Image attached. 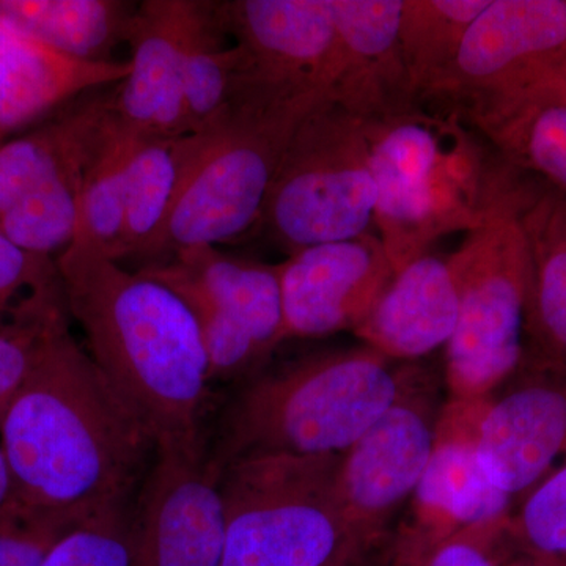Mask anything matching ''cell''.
<instances>
[{
  "label": "cell",
  "instance_id": "obj_29",
  "mask_svg": "<svg viewBox=\"0 0 566 566\" xmlns=\"http://www.w3.org/2000/svg\"><path fill=\"white\" fill-rule=\"evenodd\" d=\"M142 271L158 279L185 301L196 318L207 353L210 379L230 381L240 376H251L262 367L266 356L253 340L252 335L237 319L216 303L202 283L197 281L180 263L148 264Z\"/></svg>",
  "mask_w": 566,
  "mask_h": 566
},
{
  "label": "cell",
  "instance_id": "obj_7",
  "mask_svg": "<svg viewBox=\"0 0 566 566\" xmlns=\"http://www.w3.org/2000/svg\"><path fill=\"white\" fill-rule=\"evenodd\" d=\"M527 180L465 233L449 256L458 289L455 331L446 345L452 400H483L516 374L526 344L528 253L520 221Z\"/></svg>",
  "mask_w": 566,
  "mask_h": 566
},
{
  "label": "cell",
  "instance_id": "obj_19",
  "mask_svg": "<svg viewBox=\"0 0 566 566\" xmlns=\"http://www.w3.org/2000/svg\"><path fill=\"white\" fill-rule=\"evenodd\" d=\"M538 182L527 180L520 208L528 253L521 368L566 375V192Z\"/></svg>",
  "mask_w": 566,
  "mask_h": 566
},
{
  "label": "cell",
  "instance_id": "obj_30",
  "mask_svg": "<svg viewBox=\"0 0 566 566\" xmlns=\"http://www.w3.org/2000/svg\"><path fill=\"white\" fill-rule=\"evenodd\" d=\"M70 322L61 277L31 290L0 324V417L31 375L51 335Z\"/></svg>",
  "mask_w": 566,
  "mask_h": 566
},
{
  "label": "cell",
  "instance_id": "obj_32",
  "mask_svg": "<svg viewBox=\"0 0 566 566\" xmlns=\"http://www.w3.org/2000/svg\"><path fill=\"white\" fill-rule=\"evenodd\" d=\"M509 536L517 554L566 565V461L524 494Z\"/></svg>",
  "mask_w": 566,
  "mask_h": 566
},
{
  "label": "cell",
  "instance_id": "obj_20",
  "mask_svg": "<svg viewBox=\"0 0 566 566\" xmlns=\"http://www.w3.org/2000/svg\"><path fill=\"white\" fill-rule=\"evenodd\" d=\"M114 87L77 96L0 145V212L41 186L87 172L114 123Z\"/></svg>",
  "mask_w": 566,
  "mask_h": 566
},
{
  "label": "cell",
  "instance_id": "obj_3",
  "mask_svg": "<svg viewBox=\"0 0 566 566\" xmlns=\"http://www.w3.org/2000/svg\"><path fill=\"white\" fill-rule=\"evenodd\" d=\"M364 123L375 229L397 274L430 253L439 238L479 227L520 180V170L442 104L416 102Z\"/></svg>",
  "mask_w": 566,
  "mask_h": 566
},
{
  "label": "cell",
  "instance_id": "obj_39",
  "mask_svg": "<svg viewBox=\"0 0 566 566\" xmlns=\"http://www.w3.org/2000/svg\"><path fill=\"white\" fill-rule=\"evenodd\" d=\"M3 139H6V136H3V134H0V145L3 144Z\"/></svg>",
  "mask_w": 566,
  "mask_h": 566
},
{
  "label": "cell",
  "instance_id": "obj_11",
  "mask_svg": "<svg viewBox=\"0 0 566 566\" xmlns=\"http://www.w3.org/2000/svg\"><path fill=\"white\" fill-rule=\"evenodd\" d=\"M566 65V0H490L422 102L461 111Z\"/></svg>",
  "mask_w": 566,
  "mask_h": 566
},
{
  "label": "cell",
  "instance_id": "obj_35",
  "mask_svg": "<svg viewBox=\"0 0 566 566\" xmlns=\"http://www.w3.org/2000/svg\"><path fill=\"white\" fill-rule=\"evenodd\" d=\"M510 517L461 528L417 557L411 566H506L516 553L509 536Z\"/></svg>",
  "mask_w": 566,
  "mask_h": 566
},
{
  "label": "cell",
  "instance_id": "obj_6",
  "mask_svg": "<svg viewBox=\"0 0 566 566\" xmlns=\"http://www.w3.org/2000/svg\"><path fill=\"white\" fill-rule=\"evenodd\" d=\"M340 455L264 453L222 471V566H354L364 556L338 504Z\"/></svg>",
  "mask_w": 566,
  "mask_h": 566
},
{
  "label": "cell",
  "instance_id": "obj_33",
  "mask_svg": "<svg viewBox=\"0 0 566 566\" xmlns=\"http://www.w3.org/2000/svg\"><path fill=\"white\" fill-rule=\"evenodd\" d=\"M132 505L84 517L59 539L41 566H133Z\"/></svg>",
  "mask_w": 566,
  "mask_h": 566
},
{
  "label": "cell",
  "instance_id": "obj_28",
  "mask_svg": "<svg viewBox=\"0 0 566 566\" xmlns=\"http://www.w3.org/2000/svg\"><path fill=\"white\" fill-rule=\"evenodd\" d=\"M144 140L115 117L82 181L73 241L95 245L112 260L117 256L125 229L129 166Z\"/></svg>",
  "mask_w": 566,
  "mask_h": 566
},
{
  "label": "cell",
  "instance_id": "obj_13",
  "mask_svg": "<svg viewBox=\"0 0 566 566\" xmlns=\"http://www.w3.org/2000/svg\"><path fill=\"white\" fill-rule=\"evenodd\" d=\"M279 274L286 340L354 333L397 275L378 233L303 249Z\"/></svg>",
  "mask_w": 566,
  "mask_h": 566
},
{
  "label": "cell",
  "instance_id": "obj_5",
  "mask_svg": "<svg viewBox=\"0 0 566 566\" xmlns=\"http://www.w3.org/2000/svg\"><path fill=\"white\" fill-rule=\"evenodd\" d=\"M326 95L241 88L199 129L200 145L161 233L145 259L170 262L186 249L232 243L260 229L286 147Z\"/></svg>",
  "mask_w": 566,
  "mask_h": 566
},
{
  "label": "cell",
  "instance_id": "obj_36",
  "mask_svg": "<svg viewBox=\"0 0 566 566\" xmlns=\"http://www.w3.org/2000/svg\"><path fill=\"white\" fill-rule=\"evenodd\" d=\"M57 275L55 260L32 255L0 237V324L9 318L21 300L44 282Z\"/></svg>",
  "mask_w": 566,
  "mask_h": 566
},
{
  "label": "cell",
  "instance_id": "obj_2",
  "mask_svg": "<svg viewBox=\"0 0 566 566\" xmlns=\"http://www.w3.org/2000/svg\"><path fill=\"white\" fill-rule=\"evenodd\" d=\"M70 316L92 359L156 444L202 436L210 368L196 318L166 283L73 241L55 260Z\"/></svg>",
  "mask_w": 566,
  "mask_h": 566
},
{
  "label": "cell",
  "instance_id": "obj_4",
  "mask_svg": "<svg viewBox=\"0 0 566 566\" xmlns=\"http://www.w3.org/2000/svg\"><path fill=\"white\" fill-rule=\"evenodd\" d=\"M368 346L311 354L253 375L226 411L211 457L342 455L400 398L406 378Z\"/></svg>",
  "mask_w": 566,
  "mask_h": 566
},
{
  "label": "cell",
  "instance_id": "obj_27",
  "mask_svg": "<svg viewBox=\"0 0 566 566\" xmlns=\"http://www.w3.org/2000/svg\"><path fill=\"white\" fill-rule=\"evenodd\" d=\"M241 51L223 31L214 2L192 0L182 52V98L189 132H199L232 99Z\"/></svg>",
  "mask_w": 566,
  "mask_h": 566
},
{
  "label": "cell",
  "instance_id": "obj_16",
  "mask_svg": "<svg viewBox=\"0 0 566 566\" xmlns=\"http://www.w3.org/2000/svg\"><path fill=\"white\" fill-rule=\"evenodd\" d=\"M192 0H145L126 43L129 74L114 87V114L142 139L189 132L182 98V52Z\"/></svg>",
  "mask_w": 566,
  "mask_h": 566
},
{
  "label": "cell",
  "instance_id": "obj_22",
  "mask_svg": "<svg viewBox=\"0 0 566 566\" xmlns=\"http://www.w3.org/2000/svg\"><path fill=\"white\" fill-rule=\"evenodd\" d=\"M458 289L449 260L420 256L405 266L354 335L389 360H411L449 344Z\"/></svg>",
  "mask_w": 566,
  "mask_h": 566
},
{
  "label": "cell",
  "instance_id": "obj_26",
  "mask_svg": "<svg viewBox=\"0 0 566 566\" xmlns=\"http://www.w3.org/2000/svg\"><path fill=\"white\" fill-rule=\"evenodd\" d=\"M490 0H403L400 48L417 102L444 81L465 33Z\"/></svg>",
  "mask_w": 566,
  "mask_h": 566
},
{
  "label": "cell",
  "instance_id": "obj_38",
  "mask_svg": "<svg viewBox=\"0 0 566 566\" xmlns=\"http://www.w3.org/2000/svg\"><path fill=\"white\" fill-rule=\"evenodd\" d=\"M506 566H566L553 564V562L538 560V558L523 556V554H516Z\"/></svg>",
  "mask_w": 566,
  "mask_h": 566
},
{
  "label": "cell",
  "instance_id": "obj_18",
  "mask_svg": "<svg viewBox=\"0 0 566 566\" xmlns=\"http://www.w3.org/2000/svg\"><path fill=\"white\" fill-rule=\"evenodd\" d=\"M458 112L513 169L566 192V65Z\"/></svg>",
  "mask_w": 566,
  "mask_h": 566
},
{
  "label": "cell",
  "instance_id": "obj_21",
  "mask_svg": "<svg viewBox=\"0 0 566 566\" xmlns=\"http://www.w3.org/2000/svg\"><path fill=\"white\" fill-rule=\"evenodd\" d=\"M128 74V61H74L0 17V134L50 117L63 104Z\"/></svg>",
  "mask_w": 566,
  "mask_h": 566
},
{
  "label": "cell",
  "instance_id": "obj_1",
  "mask_svg": "<svg viewBox=\"0 0 566 566\" xmlns=\"http://www.w3.org/2000/svg\"><path fill=\"white\" fill-rule=\"evenodd\" d=\"M0 449L18 504L87 517L132 504L156 439L66 322L0 417Z\"/></svg>",
  "mask_w": 566,
  "mask_h": 566
},
{
  "label": "cell",
  "instance_id": "obj_24",
  "mask_svg": "<svg viewBox=\"0 0 566 566\" xmlns=\"http://www.w3.org/2000/svg\"><path fill=\"white\" fill-rule=\"evenodd\" d=\"M252 335L264 356L286 340L281 274L271 266L222 252L214 245L186 249L174 256Z\"/></svg>",
  "mask_w": 566,
  "mask_h": 566
},
{
  "label": "cell",
  "instance_id": "obj_9",
  "mask_svg": "<svg viewBox=\"0 0 566 566\" xmlns=\"http://www.w3.org/2000/svg\"><path fill=\"white\" fill-rule=\"evenodd\" d=\"M221 480L203 438L159 441L133 510V566H222Z\"/></svg>",
  "mask_w": 566,
  "mask_h": 566
},
{
  "label": "cell",
  "instance_id": "obj_31",
  "mask_svg": "<svg viewBox=\"0 0 566 566\" xmlns=\"http://www.w3.org/2000/svg\"><path fill=\"white\" fill-rule=\"evenodd\" d=\"M85 174L71 175L41 186L0 212V237L21 251L46 256L73 243Z\"/></svg>",
  "mask_w": 566,
  "mask_h": 566
},
{
  "label": "cell",
  "instance_id": "obj_14",
  "mask_svg": "<svg viewBox=\"0 0 566 566\" xmlns=\"http://www.w3.org/2000/svg\"><path fill=\"white\" fill-rule=\"evenodd\" d=\"M488 398L450 400L436 422L433 452L412 494L416 539L411 560L461 528L513 513L512 495L491 482L476 455Z\"/></svg>",
  "mask_w": 566,
  "mask_h": 566
},
{
  "label": "cell",
  "instance_id": "obj_8",
  "mask_svg": "<svg viewBox=\"0 0 566 566\" xmlns=\"http://www.w3.org/2000/svg\"><path fill=\"white\" fill-rule=\"evenodd\" d=\"M375 214L365 123L323 99L286 147L260 230L289 256L376 233Z\"/></svg>",
  "mask_w": 566,
  "mask_h": 566
},
{
  "label": "cell",
  "instance_id": "obj_23",
  "mask_svg": "<svg viewBox=\"0 0 566 566\" xmlns=\"http://www.w3.org/2000/svg\"><path fill=\"white\" fill-rule=\"evenodd\" d=\"M136 2L123 0H0V17L52 51L81 62H115L128 39Z\"/></svg>",
  "mask_w": 566,
  "mask_h": 566
},
{
  "label": "cell",
  "instance_id": "obj_25",
  "mask_svg": "<svg viewBox=\"0 0 566 566\" xmlns=\"http://www.w3.org/2000/svg\"><path fill=\"white\" fill-rule=\"evenodd\" d=\"M199 145V133L142 142L129 166L125 229L117 262L147 256L169 218Z\"/></svg>",
  "mask_w": 566,
  "mask_h": 566
},
{
  "label": "cell",
  "instance_id": "obj_15",
  "mask_svg": "<svg viewBox=\"0 0 566 566\" xmlns=\"http://www.w3.org/2000/svg\"><path fill=\"white\" fill-rule=\"evenodd\" d=\"M524 371L520 386L488 398L476 434L480 464L512 497L566 461V375Z\"/></svg>",
  "mask_w": 566,
  "mask_h": 566
},
{
  "label": "cell",
  "instance_id": "obj_37",
  "mask_svg": "<svg viewBox=\"0 0 566 566\" xmlns=\"http://www.w3.org/2000/svg\"><path fill=\"white\" fill-rule=\"evenodd\" d=\"M13 482H11L9 464L0 449V512L13 502Z\"/></svg>",
  "mask_w": 566,
  "mask_h": 566
},
{
  "label": "cell",
  "instance_id": "obj_34",
  "mask_svg": "<svg viewBox=\"0 0 566 566\" xmlns=\"http://www.w3.org/2000/svg\"><path fill=\"white\" fill-rule=\"evenodd\" d=\"M84 517L11 502L0 512V566H41L59 539Z\"/></svg>",
  "mask_w": 566,
  "mask_h": 566
},
{
  "label": "cell",
  "instance_id": "obj_12",
  "mask_svg": "<svg viewBox=\"0 0 566 566\" xmlns=\"http://www.w3.org/2000/svg\"><path fill=\"white\" fill-rule=\"evenodd\" d=\"M436 422L427 398L403 394L346 452L337 469L338 504L354 543L367 553L387 521L415 494L433 452Z\"/></svg>",
  "mask_w": 566,
  "mask_h": 566
},
{
  "label": "cell",
  "instance_id": "obj_10",
  "mask_svg": "<svg viewBox=\"0 0 566 566\" xmlns=\"http://www.w3.org/2000/svg\"><path fill=\"white\" fill-rule=\"evenodd\" d=\"M214 9L241 51L234 91L329 98L338 59L331 0H229Z\"/></svg>",
  "mask_w": 566,
  "mask_h": 566
},
{
  "label": "cell",
  "instance_id": "obj_17",
  "mask_svg": "<svg viewBox=\"0 0 566 566\" xmlns=\"http://www.w3.org/2000/svg\"><path fill=\"white\" fill-rule=\"evenodd\" d=\"M337 28V76L331 102L364 122L417 102L400 48L403 0H331Z\"/></svg>",
  "mask_w": 566,
  "mask_h": 566
}]
</instances>
